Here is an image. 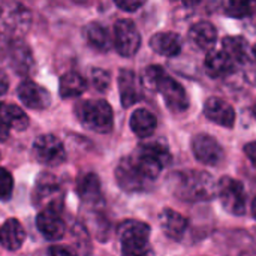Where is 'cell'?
<instances>
[{
	"label": "cell",
	"instance_id": "obj_1",
	"mask_svg": "<svg viewBox=\"0 0 256 256\" xmlns=\"http://www.w3.org/2000/svg\"><path fill=\"white\" fill-rule=\"evenodd\" d=\"M172 194L189 202L213 200L218 195V183L212 174L201 170H189L171 176Z\"/></svg>",
	"mask_w": 256,
	"mask_h": 256
},
{
	"label": "cell",
	"instance_id": "obj_29",
	"mask_svg": "<svg viewBox=\"0 0 256 256\" xmlns=\"http://www.w3.org/2000/svg\"><path fill=\"white\" fill-rule=\"evenodd\" d=\"M254 9V2H243V0H230L222 3V10L225 15L232 18H246L250 16Z\"/></svg>",
	"mask_w": 256,
	"mask_h": 256
},
{
	"label": "cell",
	"instance_id": "obj_16",
	"mask_svg": "<svg viewBox=\"0 0 256 256\" xmlns=\"http://www.w3.org/2000/svg\"><path fill=\"white\" fill-rule=\"evenodd\" d=\"M118 92L122 105L129 108L141 100V84L138 76L130 69H122L118 74Z\"/></svg>",
	"mask_w": 256,
	"mask_h": 256
},
{
	"label": "cell",
	"instance_id": "obj_39",
	"mask_svg": "<svg viewBox=\"0 0 256 256\" xmlns=\"http://www.w3.org/2000/svg\"><path fill=\"white\" fill-rule=\"evenodd\" d=\"M252 56H254V58H255L256 62V44L254 45V48H252Z\"/></svg>",
	"mask_w": 256,
	"mask_h": 256
},
{
	"label": "cell",
	"instance_id": "obj_21",
	"mask_svg": "<svg viewBox=\"0 0 256 256\" xmlns=\"http://www.w3.org/2000/svg\"><path fill=\"white\" fill-rule=\"evenodd\" d=\"M190 40L204 51H212L218 40V30L210 21H198L189 30Z\"/></svg>",
	"mask_w": 256,
	"mask_h": 256
},
{
	"label": "cell",
	"instance_id": "obj_38",
	"mask_svg": "<svg viewBox=\"0 0 256 256\" xmlns=\"http://www.w3.org/2000/svg\"><path fill=\"white\" fill-rule=\"evenodd\" d=\"M252 214H254V218L256 219V198L254 200V202H252Z\"/></svg>",
	"mask_w": 256,
	"mask_h": 256
},
{
	"label": "cell",
	"instance_id": "obj_26",
	"mask_svg": "<svg viewBox=\"0 0 256 256\" xmlns=\"http://www.w3.org/2000/svg\"><path fill=\"white\" fill-rule=\"evenodd\" d=\"M222 51L232 60L238 63L249 62L250 57V48L249 42L243 36H226L222 40Z\"/></svg>",
	"mask_w": 256,
	"mask_h": 256
},
{
	"label": "cell",
	"instance_id": "obj_27",
	"mask_svg": "<svg viewBox=\"0 0 256 256\" xmlns=\"http://www.w3.org/2000/svg\"><path fill=\"white\" fill-rule=\"evenodd\" d=\"M0 122L4 123L9 129H15L20 132L28 128L27 114L14 104L0 102Z\"/></svg>",
	"mask_w": 256,
	"mask_h": 256
},
{
	"label": "cell",
	"instance_id": "obj_20",
	"mask_svg": "<svg viewBox=\"0 0 256 256\" xmlns=\"http://www.w3.org/2000/svg\"><path fill=\"white\" fill-rule=\"evenodd\" d=\"M76 190H78V195L84 204L99 206L104 202L100 182H99L98 176H94L93 172H88L80 178Z\"/></svg>",
	"mask_w": 256,
	"mask_h": 256
},
{
	"label": "cell",
	"instance_id": "obj_31",
	"mask_svg": "<svg viewBox=\"0 0 256 256\" xmlns=\"http://www.w3.org/2000/svg\"><path fill=\"white\" fill-rule=\"evenodd\" d=\"M14 178L10 172L0 166V200H8L12 195Z\"/></svg>",
	"mask_w": 256,
	"mask_h": 256
},
{
	"label": "cell",
	"instance_id": "obj_36",
	"mask_svg": "<svg viewBox=\"0 0 256 256\" xmlns=\"http://www.w3.org/2000/svg\"><path fill=\"white\" fill-rule=\"evenodd\" d=\"M9 88V80H8V75L0 70V96H3Z\"/></svg>",
	"mask_w": 256,
	"mask_h": 256
},
{
	"label": "cell",
	"instance_id": "obj_35",
	"mask_svg": "<svg viewBox=\"0 0 256 256\" xmlns=\"http://www.w3.org/2000/svg\"><path fill=\"white\" fill-rule=\"evenodd\" d=\"M244 153H246L248 159L256 166V141H252L244 146Z\"/></svg>",
	"mask_w": 256,
	"mask_h": 256
},
{
	"label": "cell",
	"instance_id": "obj_17",
	"mask_svg": "<svg viewBox=\"0 0 256 256\" xmlns=\"http://www.w3.org/2000/svg\"><path fill=\"white\" fill-rule=\"evenodd\" d=\"M36 226L39 232L51 242L63 238L66 232V225L60 216V213L56 212H39L36 218Z\"/></svg>",
	"mask_w": 256,
	"mask_h": 256
},
{
	"label": "cell",
	"instance_id": "obj_30",
	"mask_svg": "<svg viewBox=\"0 0 256 256\" xmlns=\"http://www.w3.org/2000/svg\"><path fill=\"white\" fill-rule=\"evenodd\" d=\"M90 80L92 84L94 86L96 90L99 92H106L110 88V82H111V75L108 70L100 69V68H93L90 72Z\"/></svg>",
	"mask_w": 256,
	"mask_h": 256
},
{
	"label": "cell",
	"instance_id": "obj_33",
	"mask_svg": "<svg viewBox=\"0 0 256 256\" xmlns=\"http://www.w3.org/2000/svg\"><path fill=\"white\" fill-rule=\"evenodd\" d=\"M48 256H78L68 246H52L48 250Z\"/></svg>",
	"mask_w": 256,
	"mask_h": 256
},
{
	"label": "cell",
	"instance_id": "obj_40",
	"mask_svg": "<svg viewBox=\"0 0 256 256\" xmlns=\"http://www.w3.org/2000/svg\"><path fill=\"white\" fill-rule=\"evenodd\" d=\"M254 116H255V118H256V102H255V105H254Z\"/></svg>",
	"mask_w": 256,
	"mask_h": 256
},
{
	"label": "cell",
	"instance_id": "obj_25",
	"mask_svg": "<svg viewBox=\"0 0 256 256\" xmlns=\"http://www.w3.org/2000/svg\"><path fill=\"white\" fill-rule=\"evenodd\" d=\"M158 128V120L153 112L146 108H138L130 116V129L140 138H147L153 135Z\"/></svg>",
	"mask_w": 256,
	"mask_h": 256
},
{
	"label": "cell",
	"instance_id": "obj_8",
	"mask_svg": "<svg viewBox=\"0 0 256 256\" xmlns=\"http://www.w3.org/2000/svg\"><path fill=\"white\" fill-rule=\"evenodd\" d=\"M116 180L118 186L129 194L144 192L153 183L144 176V172L140 170L132 156H126L118 162L116 168Z\"/></svg>",
	"mask_w": 256,
	"mask_h": 256
},
{
	"label": "cell",
	"instance_id": "obj_3",
	"mask_svg": "<svg viewBox=\"0 0 256 256\" xmlns=\"http://www.w3.org/2000/svg\"><path fill=\"white\" fill-rule=\"evenodd\" d=\"M75 114L80 123L93 132L110 134L114 126V112L111 105L104 99L81 100L75 106Z\"/></svg>",
	"mask_w": 256,
	"mask_h": 256
},
{
	"label": "cell",
	"instance_id": "obj_11",
	"mask_svg": "<svg viewBox=\"0 0 256 256\" xmlns=\"http://www.w3.org/2000/svg\"><path fill=\"white\" fill-rule=\"evenodd\" d=\"M114 44L123 57H132L141 46V34L132 20H118L114 26Z\"/></svg>",
	"mask_w": 256,
	"mask_h": 256
},
{
	"label": "cell",
	"instance_id": "obj_6",
	"mask_svg": "<svg viewBox=\"0 0 256 256\" xmlns=\"http://www.w3.org/2000/svg\"><path fill=\"white\" fill-rule=\"evenodd\" d=\"M33 202H34V207H38L40 212L62 213L63 192L52 176L42 174L38 178V183L33 192Z\"/></svg>",
	"mask_w": 256,
	"mask_h": 256
},
{
	"label": "cell",
	"instance_id": "obj_12",
	"mask_svg": "<svg viewBox=\"0 0 256 256\" xmlns=\"http://www.w3.org/2000/svg\"><path fill=\"white\" fill-rule=\"evenodd\" d=\"M192 152L198 162L214 166L224 159V150L219 141L208 134H198L192 140Z\"/></svg>",
	"mask_w": 256,
	"mask_h": 256
},
{
	"label": "cell",
	"instance_id": "obj_4",
	"mask_svg": "<svg viewBox=\"0 0 256 256\" xmlns=\"http://www.w3.org/2000/svg\"><path fill=\"white\" fill-rule=\"evenodd\" d=\"M32 24L30 10L16 2L0 3V40H20Z\"/></svg>",
	"mask_w": 256,
	"mask_h": 256
},
{
	"label": "cell",
	"instance_id": "obj_24",
	"mask_svg": "<svg viewBox=\"0 0 256 256\" xmlns=\"http://www.w3.org/2000/svg\"><path fill=\"white\" fill-rule=\"evenodd\" d=\"M84 38L87 44L100 52H106L111 50L112 38L110 34V30L104 27L100 22H90L84 27Z\"/></svg>",
	"mask_w": 256,
	"mask_h": 256
},
{
	"label": "cell",
	"instance_id": "obj_32",
	"mask_svg": "<svg viewBox=\"0 0 256 256\" xmlns=\"http://www.w3.org/2000/svg\"><path fill=\"white\" fill-rule=\"evenodd\" d=\"M142 4H144V2H134V0H118V2H116V6H118L120 9L128 10V12H134V10L140 9Z\"/></svg>",
	"mask_w": 256,
	"mask_h": 256
},
{
	"label": "cell",
	"instance_id": "obj_28",
	"mask_svg": "<svg viewBox=\"0 0 256 256\" xmlns=\"http://www.w3.org/2000/svg\"><path fill=\"white\" fill-rule=\"evenodd\" d=\"M86 88H87L86 80L80 74H76V72H66L60 78L58 93H60V96L63 99L76 98V96L82 94L86 92Z\"/></svg>",
	"mask_w": 256,
	"mask_h": 256
},
{
	"label": "cell",
	"instance_id": "obj_18",
	"mask_svg": "<svg viewBox=\"0 0 256 256\" xmlns=\"http://www.w3.org/2000/svg\"><path fill=\"white\" fill-rule=\"evenodd\" d=\"M159 225L171 240H182L188 230V219L172 208H164L159 214Z\"/></svg>",
	"mask_w": 256,
	"mask_h": 256
},
{
	"label": "cell",
	"instance_id": "obj_23",
	"mask_svg": "<svg viewBox=\"0 0 256 256\" xmlns=\"http://www.w3.org/2000/svg\"><path fill=\"white\" fill-rule=\"evenodd\" d=\"M26 240V231L16 219L6 220L0 228V244L8 250H18Z\"/></svg>",
	"mask_w": 256,
	"mask_h": 256
},
{
	"label": "cell",
	"instance_id": "obj_15",
	"mask_svg": "<svg viewBox=\"0 0 256 256\" xmlns=\"http://www.w3.org/2000/svg\"><path fill=\"white\" fill-rule=\"evenodd\" d=\"M8 63L18 75H28L34 68L32 50L24 40H14L8 48Z\"/></svg>",
	"mask_w": 256,
	"mask_h": 256
},
{
	"label": "cell",
	"instance_id": "obj_9",
	"mask_svg": "<svg viewBox=\"0 0 256 256\" xmlns=\"http://www.w3.org/2000/svg\"><path fill=\"white\" fill-rule=\"evenodd\" d=\"M152 230L147 224L135 219H128L123 220L117 226V237L122 244V252L123 250H136V249H144L148 244Z\"/></svg>",
	"mask_w": 256,
	"mask_h": 256
},
{
	"label": "cell",
	"instance_id": "obj_37",
	"mask_svg": "<svg viewBox=\"0 0 256 256\" xmlns=\"http://www.w3.org/2000/svg\"><path fill=\"white\" fill-rule=\"evenodd\" d=\"M9 138V128L0 122V141H6Z\"/></svg>",
	"mask_w": 256,
	"mask_h": 256
},
{
	"label": "cell",
	"instance_id": "obj_10",
	"mask_svg": "<svg viewBox=\"0 0 256 256\" xmlns=\"http://www.w3.org/2000/svg\"><path fill=\"white\" fill-rule=\"evenodd\" d=\"M36 160L46 166H57L66 160V152L62 141L54 135H40L33 142Z\"/></svg>",
	"mask_w": 256,
	"mask_h": 256
},
{
	"label": "cell",
	"instance_id": "obj_13",
	"mask_svg": "<svg viewBox=\"0 0 256 256\" xmlns=\"http://www.w3.org/2000/svg\"><path fill=\"white\" fill-rule=\"evenodd\" d=\"M16 94L18 99L22 102L24 106L30 108V110H45L50 106L51 104V94L50 92L39 86L38 82L32 81V80H24L18 88H16Z\"/></svg>",
	"mask_w": 256,
	"mask_h": 256
},
{
	"label": "cell",
	"instance_id": "obj_5",
	"mask_svg": "<svg viewBox=\"0 0 256 256\" xmlns=\"http://www.w3.org/2000/svg\"><path fill=\"white\" fill-rule=\"evenodd\" d=\"M132 158L150 182H154L162 170L171 164L170 148L160 141L141 144L136 148L135 154H132Z\"/></svg>",
	"mask_w": 256,
	"mask_h": 256
},
{
	"label": "cell",
	"instance_id": "obj_7",
	"mask_svg": "<svg viewBox=\"0 0 256 256\" xmlns=\"http://www.w3.org/2000/svg\"><path fill=\"white\" fill-rule=\"evenodd\" d=\"M218 196L230 214L243 216L246 213V192L240 180L228 176L222 177L218 182Z\"/></svg>",
	"mask_w": 256,
	"mask_h": 256
},
{
	"label": "cell",
	"instance_id": "obj_2",
	"mask_svg": "<svg viewBox=\"0 0 256 256\" xmlns=\"http://www.w3.org/2000/svg\"><path fill=\"white\" fill-rule=\"evenodd\" d=\"M142 84L162 94L166 106L172 112H183L189 108V96L183 86L170 76L164 68L158 64H152L146 68L142 74Z\"/></svg>",
	"mask_w": 256,
	"mask_h": 256
},
{
	"label": "cell",
	"instance_id": "obj_22",
	"mask_svg": "<svg viewBox=\"0 0 256 256\" xmlns=\"http://www.w3.org/2000/svg\"><path fill=\"white\" fill-rule=\"evenodd\" d=\"M206 69L213 78H225L234 72V62L222 50H212L206 57Z\"/></svg>",
	"mask_w": 256,
	"mask_h": 256
},
{
	"label": "cell",
	"instance_id": "obj_19",
	"mask_svg": "<svg viewBox=\"0 0 256 256\" xmlns=\"http://www.w3.org/2000/svg\"><path fill=\"white\" fill-rule=\"evenodd\" d=\"M150 46L154 52L165 57H176L182 51V39L174 32H160L152 36Z\"/></svg>",
	"mask_w": 256,
	"mask_h": 256
},
{
	"label": "cell",
	"instance_id": "obj_14",
	"mask_svg": "<svg viewBox=\"0 0 256 256\" xmlns=\"http://www.w3.org/2000/svg\"><path fill=\"white\" fill-rule=\"evenodd\" d=\"M204 116L224 128H234L236 124V110L230 102H226L222 98L212 96L206 100L204 104Z\"/></svg>",
	"mask_w": 256,
	"mask_h": 256
},
{
	"label": "cell",
	"instance_id": "obj_34",
	"mask_svg": "<svg viewBox=\"0 0 256 256\" xmlns=\"http://www.w3.org/2000/svg\"><path fill=\"white\" fill-rule=\"evenodd\" d=\"M123 256H154L153 249L144 248V249H136V250H123Z\"/></svg>",
	"mask_w": 256,
	"mask_h": 256
}]
</instances>
